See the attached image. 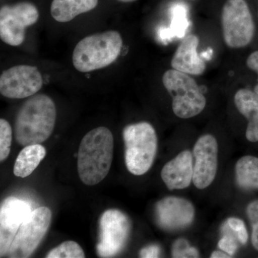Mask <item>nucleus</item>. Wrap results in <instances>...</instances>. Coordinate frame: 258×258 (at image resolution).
<instances>
[{"label":"nucleus","instance_id":"f257e3e1","mask_svg":"<svg viewBox=\"0 0 258 258\" xmlns=\"http://www.w3.org/2000/svg\"><path fill=\"white\" fill-rule=\"evenodd\" d=\"M57 111L53 101L45 94L34 95L23 103L17 114L15 139L20 145L40 144L55 128Z\"/></svg>","mask_w":258,"mask_h":258},{"label":"nucleus","instance_id":"f03ea898","mask_svg":"<svg viewBox=\"0 0 258 258\" xmlns=\"http://www.w3.org/2000/svg\"><path fill=\"white\" fill-rule=\"evenodd\" d=\"M113 137L106 127H98L88 132L80 144L78 172L88 186L101 182L109 172L113 161Z\"/></svg>","mask_w":258,"mask_h":258},{"label":"nucleus","instance_id":"7ed1b4c3","mask_svg":"<svg viewBox=\"0 0 258 258\" xmlns=\"http://www.w3.org/2000/svg\"><path fill=\"white\" fill-rule=\"evenodd\" d=\"M123 40L115 30L94 34L78 42L73 52L75 69L81 73H89L108 67L119 57Z\"/></svg>","mask_w":258,"mask_h":258},{"label":"nucleus","instance_id":"20e7f679","mask_svg":"<svg viewBox=\"0 0 258 258\" xmlns=\"http://www.w3.org/2000/svg\"><path fill=\"white\" fill-rule=\"evenodd\" d=\"M123 138L127 169L134 175H143L152 167L157 154L155 129L148 122L128 125L123 129Z\"/></svg>","mask_w":258,"mask_h":258},{"label":"nucleus","instance_id":"39448f33","mask_svg":"<svg viewBox=\"0 0 258 258\" xmlns=\"http://www.w3.org/2000/svg\"><path fill=\"white\" fill-rule=\"evenodd\" d=\"M162 82L172 97L173 111L176 116L192 118L205 109L206 98L189 74L174 69L168 70L163 76Z\"/></svg>","mask_w":258,"mask_h":258},{"label":"nucleus","instance_id":"423d86ee","mask_svg":"<svg viewBox=\"0 0 258 258\" xmlns=\"http://www.w3.org/2000/svg\"><path fill=\"white\" fill-rule=\"evenodd\" d=\"M222 34L231 48L247 46L254 34V24L245 0H227L222 8Z\"/></svg>","mask_w":258,"mask_h":258},{"label":"nucleus","instance_id":"0eeeda50","mask_svg":"<svg viewBox=\"0 0 258 258\" xmlns=\"http://www.w3.org/2000/svg\"><path fill=\"white\" fill-rule=\"evenodd\" d=\"M52 220V212L46 207L32 210L23 222L8 252V257H30L46 235Z\"/></svg>","mask_w":258,"mask_h":258},{"label":"nucleus","instance_id":"6e6552de","mask_svg":"<svg viewBox=\"0 0 258 258\" xmlns=\"http://www.w3.org/2000/svg\"><path fill=\"white\" fill-rule=\"evenodd\" d=\"M131 231V222L118 210H106L99 220V240L96 251L101 257H112L124 248Z\"/></svg>","mask_w":258,"mask_h":258},{"label":"nucleus","instance_id":"1a4fd4ad","mask_svg":"<svg viewBox=\"0 0 258 258\" xmlns=\"http://www.w3.org/2000/svg\"><path fill=\"white\" fill-rule=\"evenodd\" d=\"M39 11L30 3L5 5L0 10V38L11 46L25 41L26 29L38 21Z\"/></svg>","mask_w":258,"mask_h":258},{"label":"nucleus","instance_id":"9d476101","mask_svg":"<svg viewBox=\"0 0 258 258\" xmlns=\"http://www.w3.org/2000/svg\"><path fill=\"white\" fill-rule=\"evenodd\" d=\"M43 79L35 66L19 64L6 70L0 76V93L11 99H23L36 94Z\"/></svg>","mask_w":258,"mask_h":258},{"label":"nucleus","instance_id":"9b49d317","mask_svg":"<svg viewBox=\"0 0 258 258\" xmlns=\"http://www.w3.org/2000/svg\"><path fill=\"white\" fill-rule=\"evenodd\" d=\"M32 211L31 205L22 199L7 198L0 208V255H6L15 235L27 217Z\"/></svg>","mask_w":258,"mask_h":258},{"label":"nucleus","instance_id":"f8f14e48","mask_svg":"<svg viewBox=\"0 0 258 258\" xmlns=\"http://www.w3.org/2000/svg\"><path fill=\"white\" fill-rule=\"evenodd\" d=\"M218 145L213 136L207 134L200 137L194 147L195 158L193 182L198 189H203L212 184L216 176Z\"/></svg>","mask_w":258,"mask_h":258},{"label":"nucleus","instance_id":"ddd939ff","mask_svg":"<svg viewBox=\"0 0 258 258\" xmlns=\"http://www.w3.org/2000/svg\"><path fill=\"white\" fill-rule=\"evenodd\" d=\"M158 223L168 230H179L192 222L195 208L185 199L169 197L160 200L157 205Z\"/></svg>","mask_w":258,"mask_h":258},{"label":"nucleus","instance_id":"4468645a","mask_svg":"<svg viewBox=\"0 0 258 258\" xmlns=\"http://www.w3.org/2000/svg\"><path fill=\"white\" fill-rule=\"evenodd\" d=\"M198 36L189 35L183 38L171 61L173 69L189 75L200 76L205 72V61L199 55Z\"/></svg>","mask_w":258,"mask_h":258},{"label":"nucleus","instance_id":"2eb2a0df","mask_svg":"<svg viewBox=\"0 0 258 258\" xmlns=\"http://www.w3.org/2000/svg\"><path fill=\"white\" fill-rule=\"evenodd\" d=\"M193 172L192 154L184 151L163 167L161 176L168 189H181L191 184Z\"/></svg>","mask_w":258,"mask_h":258},{"label":"nucleus","instance_id":"dca6fc26","mask_svg":"<svg viewBox=\"0 0 258 258\" xmlns=\"http://www.w3.org/2000/svg\"><path fill=\"white\" fill-rule=\"evenodd\" d=\"M235 106L249 123L246 138L251 142H258V94L248 89H240L236 93Z\"/></svg>","mask_w":258,"mask_h":258},{"label":"nucleus","instance_id":"f3484780","mask_svg":"<svg viewBox=\"0 0 258 258\" xmlns=\"http://www.w3.org/2000/svg\"><path fill=\"white\" fill-rule=\"evenodd\" d=\"M98 0H53L50 7L52 18L58 23H69L79 15L95 9Z\"/></svg>","mask_w":258,"mask_h":258},{"label":"nucleus","instance_id":"a211bd4d","mask_svg":"<svg viewBox=\"0 0 258 258\" xmlns=\"http://www.w3.org/2000/svg\"><path fill=\"white\" fill-rule=\"evenodd\" d=\"M46 155V150L41 144H32L25 147L17 157L14 165V174L25 178L36 169Z\"/></svg>","mask_w":258,"mask_h":258},{"label":"nucleus","instance_id":"6ab92c4d","mask_svg":"<svg viewBox=\"0 0 258 258\" xmlns=\"http://www.w3.org/2000/svg\"><path fill=\"white\" fill-rule=\"evenodd\" d=\"M236 179L240 187L245 189H258V158L246 156L236 164Z\"/></svg>","mask_w":258,"mask_h":258},{"label":"nucleus","instance_id":"aec40b11","mask_svg":"<svg viewBox=\"0 0 258 258\" xmlns=\"http://www.w3.org/2000/svg\"><path fill=\"white\" fill-rule=\"evenodd\" d=\"M170 30L173 37L184 38L189 27L188 8L182 3H174L170 8Z\"/></svg>","mask_w":258,"mask_h":258},{"label":"nucleus","instance_id":"412c9836","mask_svg":"<svg viewBox=\"0 0 258 258\" xmlns=\"http://www.w3.org/2000/svg\"><path fill=\"white\" fill-rule=\"evenodd\" d=\"M47 258H83L85 253L79 243L74 241H66L50 250Z\"/></svg>","mask_w":258,"mask_h":258},{"label":"nucleus","instance_id":"4be33fe9","mask_svg":"<svg viewBox=\"0 0 258 258\" xmlns=\"http://www.w3.org/2000/svg\"><path fill=\"white\" fill-rule=\"evenodd\" d=\"M13 141V129L8 120L0 119V161H5L9 156Z\"/></svg>","mask_w":258,"mask_h":258},{"label":"nucleus","instance_id":"5701e85b","mask_svg":"<svg viewBox=\"0 0 258 258\" xmlns=\"http://www.w3.org/2000/svg\"><path fill=\"white\" fill-rule=\"evenodd\" d=\"M173 257H198V249L190 247L189 242L185 239H179L174 242L172 247Z\"/></svg>","mask_w":258,"mask_h":258},{"label":"nucleus","instance_id":"b1692460","mask_svg":"<svg viewBox=\"0 0 258 258\" xmlns=\"http://www.w3.org/2000/svg\"><path fill=\"white\" fill-rule=\"evenodd\" d=\"M247 214L252 227V245L258 251V200L249 204Z\"/></svg>","mask_w":258,"mask_h":258},{"label":"nucleus","instance_id":"393cba45","mask_svg":"<svg viewBox=\"0 0 258 258\" xmlns=\"http://www.w3.org/2000/svg\"><path fill=\"white\" fill-rule=\"evenodd\" d=\"M229 228L235 234L237 240L242 244L247 243L248 240V233L243 221L235 217H231L227 221Z\"/></svg>","mask_w":258,"mask_h":258},{"label":"nucleus","instance_id":"a878e982","mask_svg":"<svg viewBox=\"0 0 258 258\" xmlns=\"http://www.w3.org/2000/svg\"><path fill=\"white\" fill-rule=\"evenodd\" d=\"M218 247L229 255L232 256L238 248V244L235 238H234L232 235L227 234L219 242Z\"/></svg>","mask_w":258,"mask_h":258},{"label":"nucleus","instance_id":"bb28decb","mask_svg":"<svg viewBox=\"0 0 258 258\" xmlns=\"http://www.w3.org/2000/svg\"><path fill=\"white\" fill-rule=\"evenodd\" d=\"M160 247L155 244L149 245L144 248L141 249L140 257L143 258H155L159 257L160 255Z\"/></svg>","mask_w":258,"mask_h":258},{"label":"nucleus","instance_id":"cd10ccee","mask_svg":"<svg viewBox=\"0 0 258 258\" xmlns=\"http://www.w3.org/2000/svg\"><path fill=\"white\" fill-rule=\"evenodd\" d=\"M247 66L249 69L255 71L258 74V51H255L249 55L247 57ZM254 91L258 94V84L254 87Z\"/></svg>","mask_w":258,"mask_h":258},{"label":"nucleus","instance_id":"c85d7f7f","mask_svg":"<svg viewBox=\"0 0 258 258\" xmlns=\"http://www.w3.org/2000/svg\"><path fill=\"white\" fill-rule=\"evenodd\" d=\"M231 257L232 256L229 255L228 254L226 253L224 251L223 252H222V251H215L211 254L212 258H229Z\"/></svg>","mask_w":258,"mask_h":258},{"label":"nucleus","instance_id":"c756f323","mask_svg":"<svg viewBox=\"0 0 258 258\" xmlns=\"http://www.w3.org/2000/svg\"><path fill=\"white\" fill-rule=\"evenodd\" d=\"M212 54H213V51H212V49H208V50L203 52V53L201 54L202 58L210 60L212 57Z\"/></svg>","mask_w":258,"mask_h":258},{"label":"nucleus","instance_id":"7c9ffc66","mask_svg":"<svg viewBox=\"0 0 258 258\" xmlns=\"http://www.w3.org/2000/svg\"><path fill=\"white\" fill-rule=\"evenodd\" d=\"M118 1L121 2V3H132V2L137 1V0H118Z\"/></svg>","mask_w":258,"mask_h":258}]
</instances>
